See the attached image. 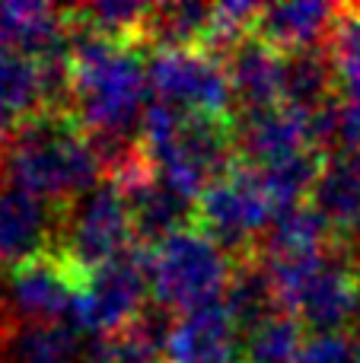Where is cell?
<instances>
[{
	"label": "cell",
	"instance_id": "6da1fadb",
	"mask_svg": "<svg viewBox=\"0 0 360 363\" xmlns=\"http://www.w3.org/2000/svg\"><path fill=\"white\" fill-rule=\"evenodd\" d=\"M74 26L67 42L70 99L83 131L96 140L99 153L131 144L128 134L144 121L147 108V64L134 48L118 45L86 26Z\"/></svg>",
	"mask_w": 360,
	"mask_h": 363
},
{
	"label": "cell",
	"instance_id": "7a4b0ae2",
	"mask_svg": "<svg viewBox=\"0 0 360 363\" xmlns=\"http://www.w3.org/2000/svg\"><path fill=\"white\" fill-rule=\"evenodd\" d=\"M102 172L99 147L70 108H42L0 147V176L6 188H19L55 207L64 201L74 204L99 185Z\"/></svg>",
	"mask_w": 360,
	"mask_h": 363
},
{
	"label": "cell",
	"instance_id": "3957f363",
	"mask_svg": "<svg viewBox=\"0 0 360 363\" xmlns=\"http://www.w3.org/2000/svg\"><path fill=\"white\" fill-rule=\"evenodd\" d=\"M259 262V258H255ZM281 313H291L316 335L344 332L360 313V264L344 252V239L325 255L293 262H261Z\"/></svg>",
	"mask_w": 360,
	"mask_h": 363
},
{
	"label": "cell",
	"instance_id": "277c9868",
	"mask_svg": "<svg viewBox=\"0 0 360 363\" xmlns=\"http://www.w3.org/2000/svg\"><path fill=\"white\" fill-rule=\"evenodd\" d=\"M236 271V258L195 223L150 245V294L163 309H191L220 303Z\"/></svg>",
	"mask_w": 360,
	"mask_h": 363
},
{
	"label": "cell",
	"instance_id": "5b68a950",
	"mask_svg": "<svg viewBox=\"0 0 360 363\" xmlns=\"http://www.w3.org/2000/svg\"><path fill=\"white\" fill-rule=\"evenodd\" d=\"M134 242H137V233H134L131 204L125 191L106 179L86 194H80L74 204H67L51 249L61 252L70 268L86 281L93 271L118 258Z\"/></svg>",
	"mask_w": 360,
	"mask_h": 363
},
{
	"label": "cell",
	"instance_id": "8992f818",
	"mask_svg": "<svg viewBox=\"0 0 360 363\" xmlns=\"http://www.w3.org/2000/svg\"><path fill=\"white\" fill-rule=\"evenodd\" d=\"M278 207L261 188L259 169L249 163H236L220 182L208 188L195 204V226L204 230L230 255L252 258L259 239L278 220Z\"/></svg>",
	"mask_w": 360,
	"mask_h": 363
},
{
	"label": "cell",
	"instance_id": "52a82bcc",
	"mask_svg": "<svg viewBox=\"0 0 360 363\" xmlns=\"http://www.w3.org/2000/svg\"><path fill=\"white\" fill-rule=\"evenodd\" d=\"M150 294V245L134 242L128 252L86 277L74 303V325L93 338L118 335L144 313Z\"/></svg>",
	"mask_w": 360,
	"mask_h": 363
},
{
	"label": "cell",
	"instance_id": "ba28073f",
	"mask_svg": "<svg viewBox=\"0 0 360 363\" xmlns=\"http://www.w3.org/2000/svg\"><path fill=\"white\" fill-rule=\"evenodd\" d=\"M147 80L157 99L208 118H230L233 86L227 64L204 48H153Z\"/></svg>",
	"mask_w": 360,
	"mask_h": 363
},
{
	"label": "cell",
	"instance_id": "9c48e42d",
	"mask_svg": "<svg viewBox=\"0 0 360 363\" xmlns=\"http://www.w3.org/2000/svg\"><path fill=\"white\" fill-rule=\"evenodd\" d=\"M83 284L57 249H45L6 271L10 303L26 322H57L64 313H74Z\"/></svg>",
	"mask_w": 360,
	"mask_h": 363
},
{
	"label": "cell",
	"instance_id": "30bf717a",
	"mask_svg": "<svg viewBox=\"0 0 360 363\" xmlns=\"http://www.w3.org/2000/svg\"><path fill=\"white\" fill-rule=\"evenodd\" d=\"M236 153L242 163L265 169V166L284 163L300 153L316 150L313 147V115L293 106H274L265 112H246L236 128Z\"/></svg>",
	"mask_w": 360,
	"mask_h": 363
},
{
	"label": "cell",
	"instance_id": "8fae6325",
	"mask_svg": "<svg viewBox=\"0 0 360 363\" xmlns=\"http://www.w3.org/2000/svg\"><path fill=\"white\" fill-rule=\"evenodd\" d=\"M242 351L240 325L220 300L182 313L172 322L163 363H240Z\"/></svg>",
	"mask_w": 360,
	"mask_h": 363
},
{
	"label": "cell",
	"instance_id": "7c38bea8",
	"mask_svg": "<svg viewBox=\"0 0 360 363\" xmlns=\"http://www.w3.org/2000/svg\"><path fill=\"white\" fill-rule=\"evenodd\" d=\"M61 213L55 204L19 191L0 188V268H16L32 255L55 245Z\"/></svg>",
	"mask_w": 360,
	"mask_h": 363
},
{
	"label": "cell",
	"instance_id": "4fadbf2b",
	"mask_svg": "<svg viewBox=\"0 0 360 363\" xmlns=\"http://www.w3.org/2000/svg\"><path fill=\"white\" fill-rule=\"evenodd\" d=\"M227 77L233 96L246 106V112H265V108L284 106V55L249 35L240 48L227 55Z\"/></svg>",
	"mask_w": 360,
	"mask_h": 363
},
{
	"label": "cell",
	"instance_id": "5bb4252c",
	"mask_svg": "<svg viewBox=\"0 0 360 363\" xmlns=\"http://www.w3.org/2000/svg\"><path fill=\"white\" fill-rule=\"evenodd\" d=\"M338 242H342V233L329 223V217L313 204H300L278 213L271 230L259 239L252 258H259V262H293V258L325 255Z\"/></svg>",
	"mask_w": 360,
	"mask_h": 363
},
{
	"label": "cell",
	"instance_id": "9a60e30c",
	"mask_svg": "<svg viewBox=\"0 0 360 363\" xmlns=\"http://www.w3.org/2000/svg\"><path fill=\"white\" fill-rule=\"evenodd\" d=\"M342 6L332 4H271L261 6V16L255 23V32L261 42L278 48L281 55H293V51H310L319 48L325 35H332V26L338 19Z\"/></svg>",
	"mask_w": 360,
	"mask_h": 363
},
{
	"label": "cell",
	"instance_id": "2e32d148",
	"mask_svg": "<svg viewBox=\"0 0 360 363\" xmlns=\"http://www.w3.org/2000/svg\"><path fill=\"white\" fill-rule=\"evenodd\" d=\"M64 10L38 0L0 4V48L29 57H45L64 48Z\"/></svg>",
	"mask_w": 360,
	"mask_h": 363
},
{
	"label": "cell",
	"instance_id": "e0dca14e",
	"mask_svg": "<svg viewBox=\"0 0 360 363\" xmlns=\"http://www.w3.org/2000/svg\"><path fill=\"white\" fill-rule=\"evenodd\" d=\"M48 106L45 102L42 61L19 51L0 48V147L19 125Z\"/></svg>",
	"mask_w": 360,
	"mask_h": 363
},
{
	"label": "cell",
	"instance_id": "ac0fdd59",
	"mask_svg": "<svg viewBox=\"0 0 360 363\" xmlns=\"http://www.w3.org/2000/svg\"><path fill=\"white\" fill-rule=\"evenodd\" d=\"M332 96H338V80L329 51L310 48L284 55V106L303 108L313 115Z\"/></svg>",
	"mask_w": 360,
	"mask_h": 363
},
{
	"label": "cell",
	"instance_id": "d6986e66",
	"mask_svg": "<svg viewBox=\"0 0 360 363\" xmlns=\"http://www.w3.org/2000/svg\"><path fill=\"white\" fill-rule=\"evenodd\" d=\"M169 338V328L157 315L140 313L125 332L93 338L86 347L89 363H163V347Z\"/></svg>",
	"mask_w": 360,
	"mask_h": 363
},
{
	"label": "cell",
	"instance_id": "ffe728a7",
	"mask_svg": "<svg viewBox=\"0 0 360 363\" xmlns=\"http://www.w3.org/2000/svg\"><path fill=\"white\" fill-rule=\"evenodd\" d=\"M322 169H325V157L319 150H310L293 160H284V163L265 166V169H259V179L261 188L268 191V198L274 201V207L284 213L291 207L303 204V198H313Z\"/></svg>",
	"mask_w": 360,
	"mask_h": 363
},
{
	"label": "cell",
	"instance_id": "44dd1931",
	"mask_svg": "<svg viewBox=\"0 0 360 363\" xmlns=\"http://www.w3.org/2000/svg\"><path fill=\"white\" fill-rule=\"evenodd\" d=\"M313 147L325 160L360 153V106L344 96H332L322 108L313 112Z\"/></svg>",
	"mask_w": 360,
	"mask_h": 363
},
{
	"label": "cell",
	"instance_id": "7402d4cb",
	"mask_svg": "<svg viewBox=\"0 0 360 363\" xmlns=\"http://www.w3.org/2000/svg\"><path fill=\"white\" fill-rule=\"evenodd\" d=\"M210 23V6L204 4H166L153 6L147 26V45L153 48H198Z\"/></svg>",
	"mask_w": 360,
	"mask_h": 363
},
{
	"label": "cell",
	"instance_id": "603a6c76",
	"mask_svg": "<svg viewBox=\"0 0 360 363\" xmlns=\"http://www.w3.org/2000/svg\"><path fill=\"white\" fill-rule=\"evenodd\" d=\"M10 347L16 363H77L80 357L77 332L61 322H26Z\"/></svg>",
	"mask_w": 360,
	"mask_h": 363
},
{
	"label": "cell",
	"instance_id": "cb8c5ba5",
	"mask_svg": "<svg viewBox=\"0 0 360 363\" xmlns=\"http://www.w3.org/2000/svg\"><path fill=\"white\" fill-rule=\"evenodd\" d=\"M303 325L291 313H274L249 332L242 360L246 363H297L303 351Z\"/></svg>",
	"mask_w": 360,
	"mask_h": 363
},
{
	"label": "cell",
	"instance_id": "d4e9b609",
	"mask_svg": "<svg viewBox=\"0 0 360 363\" xmlns=\"http://www.w3.org/2000/svg\"><path fill=\"white\" fill-rule=\"evenodd\" d=\"M329 55L335 64L338 96L360 106V6L338 10V19L329 35Z\"/></svg>",
	"mask_w": 360,
	"mask_h": 363
},
{
	"label": "cell",
	"instance_id": "484cf974",
	"mask_svg": "<svg viewBox=\"0 0 360 363\" xmlns=\"http://www.w3.org/2000/svg\"><path fill=\"white\" fill-rule=\"evenodd\" d=\"M297 363H360V328L313 335L306 338Z\"/></svg>",
	"mask_w": 360,
	"mask_h": 363
},
{
	"label": "cell",
	"instance_id": "4316f807",
	"mask_svg": "<svg viewBox=\"0 0 360 363\" xmlns=\"http://www.w3.org/2000/svg\"><path fill=\"white\" fill-rule=\"evenodd\" d=\"M4 338H6V322L0 319V345H4Z\"/></svg>",
	"mask_w": 360,
	"mask_h": 363
}]
</instances>
